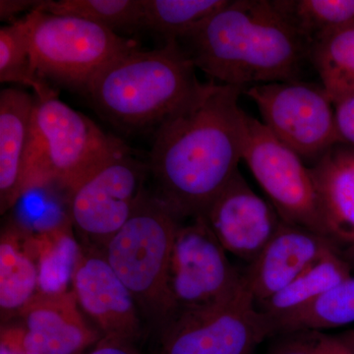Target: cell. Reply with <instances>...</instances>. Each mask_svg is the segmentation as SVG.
<instances>
[{
	"label": "cell",
	"mask_w": 354,
	"mask_h": 354,
	"mask_svg": "<svg viewBox=\"0 0 354 354\" xmlns=\"http://www.w3.org/2000/svg\"><path fill=\"white\" fill-rule=\"evenodd\" d=\"M244 88L203 83L183 108L153 133L149 169L153 194L183 218L204 216L243 157L247 113Z\"/></svg>",
	"instance_id": "obj_1"
},
{
	"label": "cell",
	"mask_w": 354,
	"mask_h": 354,
	"mask_svg": "<svg viewBox=\"0 0 354 354\" xmlns=\"http://www.w3.org/2000/svg\"><path fill=\"white\" fill-rule=\"evenodd\" d=\"M177 41L212 81L244 90L298 80L310 51L274 0H228Z\"/></svg>",
	"instance_id": "obj_2"
},
{
	"label": "cell",
	"mask_w": 354,
	"mask_h": 354,
	"mask_svg": "<svg viewBox=\"0 0 354 354\" xmlns=\"http://www.w3.org/2000/svg\"><path fill=\"white\" fill-rule=\"evenodd\" d=\"M196 67L178 41L121 55L95 77L86 92L95 111L128 132L155 133L196 95Z\"/></svg>",
	"instance_id": "obj_3"
},
{
	"label": "cell",
	"mask_w": 354,
	"mask_h": 354,
	"mask_svg": "<svg viewBox=\"0 0 354 354\" xmlns=\"http://www.w3.org/2000/svg\"><path fill=\"white\" fill-rule=\"evenodd\" d=\"M180 221L162 200L148 192L102 250L131 293L141 318L157 335L176 315L169 277Z\"/></svg>",
	"instance_id": "obj_4"
},
{
	"label": "cell",
	"mask_w": 354,
	"mask_h": 354,
	"mask_svg": "<svg viewBox=\"0 0 354 354\" xmlns=\"http://www.w3.org/2000/svg\"><path fill=\"white\" fill-rule=\"evenodd\" d=\"M35 95L25 194L55 183L67 194L120 151L122 140L102 131L94 121L60 101L48 88Z\"/></svg>",
	"instance_id": "obj_5"
},
{
	"label": "cell",
	"mask_w": 354,
	"mask_h": 354,
	"mask_svg": "<svg viewBox=\"0 0 354 354\" xmlns=\"http://www.w3.org/2000/svg\"><path fill=\"white\" fill-rule=\"evenodd\" d=\"M43 4L26 14L32 68L44 82L87 92L95 76L128 51L132 39L73 16L46 12Z\"/></svg>",
	"instance_id": "obj_6"
},
{
	"label": "cell",
	"mask_w": 354,
	"mask_h": 354,
	"mask_svg": "<svg viewBox=\"0 0 354 354\" xmlns=\"http://www.w3.org/2000/svg\"><path fill=\"white\" fill-rule=\"evenodd\" d=\"M149 176L148 162L127 147L70 191L69 220L81 245L102 250L148 194Z\"/></svg>",
	"instance_id": "obj_7"
},
{
	"label": "cell",
	"mask_w": 354,
	"mask_h": 354,
	"mask_svg": "<svg viewBox=\"0 0 354 354\" xmlns=\"http://www.w3.org/2000/svg\"><path fill=\"white\" fill-rule=\"evenodd\" d=\"M242 160L283 223L332 239L310 167L249 114Z\"/></svg>",
	"instance_id": "obj_8"
},
{
	"label": "cell",
	"mask_w": 354,
	"mask_h": 354,
	"mask_svg": "<svg viewBox=\"0 0 354 354\" xmlns=\"http://www.w3.org/2000/svg\"><path fill=\"white\" fill-rule=\"evenodd\" d=\"M243 93L258 106L265 127L304 162L315 164L342 143L334 102L322 85L288 81L260 84Z\"/></svg>",
	"instance_id": "obj_9"
},
{
	"label": "cell",
	"mask_w": 354,
	"mask_h": 354,
	"mask_svg": "<svg viewBox=\"0 0 354 354\" xmlns=\"http://www.w3.org/2000/svg\"><path fill=\"white\" fill-rule=\"evenodd\" d=\"M227 254L204 216L179 225L169 277L176 310L174 320L183 314L223 304L241 290L244 285L243 274L235 269Z\"/></svg>",
	"instance_id": "obj_10"
},
{
	"label": "cell",
	"mask_w": 354,
	"mask_h": 354,
	"mask_svg": "<svg viewBox=\"0 0 354 354\" xmlns=\"http://www.w3.org/2000/svg\"><path fill=\"white\" fill-rule=\"evenodd\" d=\"M272 337L245 281L234 297L176 317L160 334L155 354H254Z\"/></svg>",
	"instance_id": "obj_11"
},
{
	"label": "cell",
	"mask_w": 354,
	"mask_h": 354,
	"mask_svg": "<svg viewBox=\"0 0 354 354\" xmlns=\"http://www.w3.org/2000/svg\"><path fill=\"white\" fill-rule=\"evenodd\" d=\"M18 317L21 327L2 329L1 344L22 354H82L102 337L72 290L39 291Z\"/></svg>",
	"instance_id": "obj_12"
},
{
	"label": "cell",
	"mask_w": 354,
	"mask_h": 354,
	"mask_svg": "<svg viewBox=\"0 0 354 354\" xmlns=\"http://www.w3.org/2000/svg\"><path fill=\"white\" fill-rule=\"evenodd\" d=\"M71 283L79 306L102 337L138 341L142 335L138 307L101 249L79 246Z\"/></svg>",
	"instance_id": "obj_13"
},
{
	"label": "cell",
	"mask_w": 354,
	"mask_h": 354,
	"mask_svg": "<svg viewBox=\"0 0 354 354\" xmlns=\"http://www.w3.org/2000/svg\"><path fill=\"white\" fill-rule=\"evenodd\" d=\"M202 216L225 250L249 264L283 223L271 203L260 197L239 171Z\"/></svg>",
	"instance_id": "obj_14"
},
{
	"label": "cell",
	"mask_w": 354,
	"mask_h": 354,
	"mask_svg": "<svg viewBox=\"0 0 354 354\" xmlns=\"http://www.w3.org/2000/svg\"><path fill=\"white\" fill-rule=\"evenodd\" d=\"M334 250L341 249L332 239L283 221L243 274L255 305L278 293L310 266Z\"/></svg>",
	"instance_id": "obj_15"
},
{
	"label": "cell",
	"mask_w": 354,
	"mask_h": 354,
	"mask_svg": "<svg viewBox=\"0 0 354 354\" xmlns=\"http://www.w3.org/2000/svg\"><path fill=\"white\" fill-rule=\"evenodd\" d=\"M35 95L23 88L0 92V211L12 209L25 195Z\"/></svg>",
	"instance_id": "obj_16"
},
{
	"label": "cell",
	"mask_w": 354,
	"mask_h": 354,
	"mask_svg": "<svg viewBox=\"0 0 354 354\" xmlns=\"http://www.w3.org/2000/svg\"><path fill=\"white\" fill-rule=\"evenodd\" d=\"M309 167L330 237L342 250L354 239V146L337 144Z\"/></svg>",
	"instance_id": "obj_17"
},
{
	"label": "cell",
	"mask_w": 354,
	"mask_h": 354,
	"mask_svg": "<svg viewBox=\"0 0 354 354\" xmlns=\"http://www.w3.org/2000/svg\"><path fill=\"white\" fill-rule=\"evenodd\" d=\"M39 292L38 250L35 236L16 225L0 237V316L6 323Z\"/></svg>",
	"instance_id": "obj_18"
},
{
	"label": "cell",
	"mask_w": 354,
	"mask_h": 354,
	"mask_svg": "<svg viewBox=\"0 0 354 354\" xmlns=\"http://www.w3.org/2000/svg\"><path fill=\"white\" fill-rule=\"evenodd\" d=\"M353 276V266L341 250H334L305 270L290 285L265 301L256 305L269 325L277 323L301 311L330 288Z\"/></svg>",
	"instance_id": "obj_19"
},
{
	"label": "cell",
	"mask_w": 354,
	"mask_h": 354,
	"mask_svg": "<svg viewBox=\"0 0 354 354\" xmlns=\"http://www.w3.org/2000/svg\"><path fill=\"white\" fill-rule=\"evenodd\" d=\"M309 59L333 102L354 92V23L311 44Z\"/></svg>",
	"instance_id": "obj_20"
},
{
	"label": "cell",
	"mask_w": 354,
	"mask_h": 354,
	"mask_svg": "<svg viewBox=\"0 0 354 354\" xmlns=\"http://www.w3.org/2000/svg\"><path fill=\"white\" fill-rule=\"evenodd\" d=\"M228 0H142L143 28L179 41L227 6Z\"/></svg>",
	"instance_id": "obj_21"
},
{
	"label": "cell",
	"mask_w": 354,
	"mask_h": 354,
	"mask_svg": "<svg viewBox=\"0 0 354 354\" xmlns=\"http://www.w3.org/2000/svg\"><path fill=\"white\" fill-rule=\"evenodd\" d=\"M354 323V276L318 298L314 304L293 314L272 328V335L297 332L334 329Z\"/></svg>",
	"instance_id": "obj_22"
},
{
	"label": "cell",
	"mask_w": 354,
	"mask_h": 354,
	"mask_svg": "<svg viewBox=\"0 0 354 354\" xmlns=\"http://www.w3.org/2000/svg\"><path fill=\"white\" fill-rule=\"evenodd\" d=\"M274 3L310 46L354 23V0H274Z\"/></svg>",
	"instance_id": "obj_23"
},
{
	"label": "cell",
	"mask_w": 354,
	"mask_h": 354,
	"mask_svg": "<svg viewBox=\"0 0 354 354\" xmlns=\"http://www.w3.org/2000/svg\"><path fill=\"white\" fill-rule=\"evenodd\" d=\"M44 9L55 15L82 18L116 34L143 28L142 0H46Z\"/></svg>",
	"instance_id": "obj_24"
},
{
	"label": "cell",
	"mask_w": 354,
	"mask_h": 354,
	"mask_svg": "<svg viewBox=\"0 0 354 354\" xmlns=\"http://www.w3.org/2000/svg\"><path fill=\"white\" fill-rule=\"evenodd\" d=\"M38 250L39 291L67 290L71 281L79 246L73 241L66 225L44 230L35 236Z\"/></svg>",
	"instance_id": "obj_25"
},
{
	"label": "cell",
	"mask_w": 354,
	"mask_h": 354,
	"mask_svg": "<svg viewBox=\"0 0 354 354\" xmlns=\"http://www.w3.org/2000/svg\"><path fill=\"white\" fill-rule=\"evenodd\" d=\"M0 82L32 88L34 95L50 88V84L41 81L32 68L25 16L0 28Z\"/></svg>",
	"instance_id": "obj_26"
},
{
	"label": "cell",
	"mask_w": 354,
	"mask_h": 354,
	"mask_svg": "<svg viewBox=\"0 0 354 354\" xmlns=\"http://www.w3.org/2000/svg\"><path fill=\"white\" fill-rule=\"evenodd\" d=\"M269 354H354L341 337L304 330L279 335Z\"/></svg>",
	"instance_id": "obj_27"
},
{
	"label": "cell",
	"mask_w": 354,
	"mask_h": 354,
	"mask_svg": "<svg viewBox=\"0 0 354 354\" xmlns=\"http://www.w3.org/2000/svg\"><path fill=\"white\" fill-rule=\"evenodd\" d=\"M337 131L342 143L354 146V92L334 102Z\"/></svg>",
	"instance_id": "obj_28"
},
{
	"label": "cell",
	"mask_w": 354,
	"mask_h": 354,
	"mask_svg": "<svg viewBox=\"0 0 354 354\" xmlns=\"http://www.w3.org/2000/svg\"><path fill=\"white\" fill-rule=\"evenodd\" d=\"M44 0H1L0 1V19L12 23L18 20L21 13L32 12L43 4Z\"/></svg>",
	"instance_id": "obj_29"
},
{
	"label": "cell",
	"mask_w": 354,
	"mask_h": 354,
	"mask_svg": "<svg viewBox=\"0 0 354 354\" xmlns=\"http://www.w3.org/2000/svg\"><path fill=\"white\" fill-rule=\"evenodd\" d=\"M86 354H141L135 348L134 342L124 339L102 337Z\"/></svg>",
	"instance_id": "obj_30"
},
{
	"label": "cell",
	"mask_w": 354,
	"mask_h": 354,
	"mask_svg": "<svg viewBox=\"0 0 354 354\" xmlns=\"http://www.w3.org/2000/svg\"><path fill=\"white\" fill-rule=\"evenodd\" d=\"M342 254H344L346 259L351 263V265L354 266V239L353 241L349 242L348 245L344 247V252H342Z\"/></svg>",
	"instance_id": "obj_31"
},
{
	"label": "cell",
	"mask_w": 354,
	"mask_h": 354,
	"mask_svg": "<svg viewBox=\"0 0 354 354\" xmlns=\"http://www.w3.org/2000/svg\"><path fill=\"white\" fill-rule=\"evenodd\" d=\"M342 337L344 339V341L348 342L349 346H351L354 351V329L348 330V332L344 333V334L342 335Z\"/></svg>",
	"instance_id": "obj_32"
},
{
	"label": "cell",
	"mask_w": 354,
	"mask_h": 354,
	"mask_svg": "<svg viewBox=\"0 0 354 354\" xmlns=\"http://www.w3.org/2000/svg\"><path fill=\"white\" fill-rule=\"evenodd\" d=\"M1 354H22L18 353V351H14V349L8 348V346H3L1 344Z\"/></svg>",
	"instance_id": "obj_33"
}]
</instances>
